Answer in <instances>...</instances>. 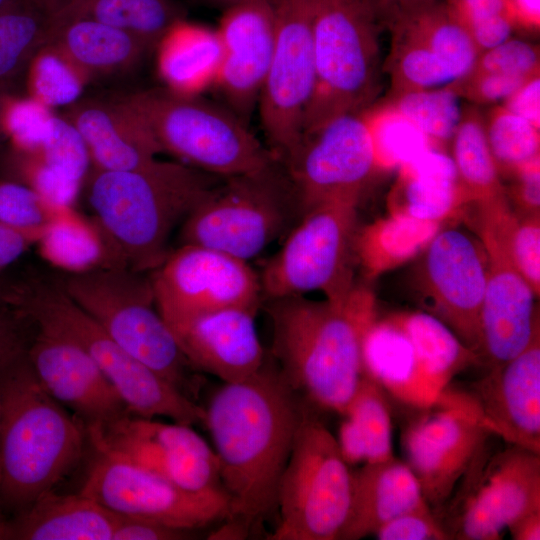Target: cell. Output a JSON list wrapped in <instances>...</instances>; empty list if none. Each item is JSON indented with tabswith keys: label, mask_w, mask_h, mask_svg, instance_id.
Instances as JSON below:
<instances>
[{
	"label": "cell",
	"mask_w": 540,
	"mask_h": 540,
	"mask_svg": "<svg viewBox=\"0 0 540 540\" xmlns=\"http://www.w3.org/2000/svg\"><path fill=\"white\" fill-rule=\"evenodd\" d=\"M309 403L266 356L262 367L223 383L204 408L230 517L251 528L277 510V492Z\"/></svg>",
	"instance_id": "6da1fadb"
},
{
	"label": "cell",
	"mask_w": 540,
	"mask_h": 540,
	"mask_svg": "<svg viewBox=\"0 0 540 540\" xmlns=\"http://www.w3.org/2000/svg\"><path fill=\"white\" fill-rule=\"evenodd\" d=\"M271 358L288 384L318 410L343 414L363 377L361 344L375 299L355 286L340 303L302 295L268 299Z\"/></svg>",
	"instance_id": "7a4b0ae2"
},
{
	"label": "cell",
	"mask_w": 540,
	"mask_h": 540,
	"mask_svg": "<svg viewBox=\"0 0 540 540\" xmlns=\"http://www.w3.org/2000/svg\"><path fill=\"white\" fill-rule=\"evenodd\" d=\"M0 505L16 512L55 491L83 458L82 422L40 385L27 347L0 364Z\"/></svg>",
	"instance_id": "3957f363"
},
{
	"label": "cell",
	"mask_w": 540,
	"mask_h": 540,
	"mask_svg": "<svg viewBox=\"0 0 540 540\" xmlns=\"http://www.w3.org/2000/svg\"><path fill=\"white\" fill-rule=\"evenodd\" d=\"M221 179L180 161L155 158L127 170L91 168L84 184L93 216L127 267L144 273L165 260L173 229Z\"/></svg>",
	"instance_id": "277c9868"
},
{
	"label": "cell",
	"mask_w": 540,
	"mask_h": 540,
	"mask_svg": "<svg viewBox=\"0 0 540 540\" xmlns=\"http://www.w3.org/2000/svg\"><path fill=\"white\" fill-rule=\"evenodd\" d=\"M0 298L36 328L70 339L93 359L128 411L203 423L204 407L138 361L65 292L57 277L25 275L0 286Z\"/></svg>",
	"instance_id": "5b68a950"
},
{
	"label": "cell",
	"mask_w": 540,
	"mask_h": 540,
	"mask_svg": "<svg viewBox=\"0 0 540 540\" xmlns=\"http://www.w3.org/2000/svg\"><path fill=\"white\" fill-rule=\"evenodd\" d=\"M150 130L162 152L228 178L261 170L277 159L226 106L164 87L114 95Z\"/></svg>",
	"instance_id": "8992f818"
},
{
	"label": "cell",
	"mask_w": 540,
	"mask_h": 540,
	"mask_svg": "<svg viewBox=\"0 0 540 540\" xmlns=\"http://www.w3.org/2000/svg\"><path fill=\"white\" fill-rule=\"evenodd\" d=\"M56 277L73 301L124 350L196 401L197 370L157 310L150 277L128 267Z\"/></svg>",
	"instance_id": "52a82bcc"
},
{
	"label": "cell",
	"mask_w": 540,
	"mask_h": 540,
	"mask_svg": "<svg viewBox=\"0 0 540 540\" xmlns=\"http://www.w3.org/2000/svg\"><path fill=\"white\" fill-rule=\"evenodd\" d=\"M381 29L363 0H312L315 86L303 135L373 102L380 89Z\"/></svg>",
	"instance_id": "ba28073f"
},
{
	"label": "cell",
	"mask_w": 540,
	"mask_h": 540,
	"mask_svg": "<svg viewBox=\"0 0 540 540\" xmlns=\"http://www.w3.org/2000/svg\"><path fill=\"white\" fill-rule=\"evenodd\" d=\"M276 161L224 178L181 223L180 243L209 247L248 261L291 228L301 210Z\"/></svg>",
	"instance_id": "9c48e42d"
},
{
	"label": "cell",
	"mask_w": 540,
	"mask_h": 540,
	"mask_svg": "<svg viewBox=\"0 0 540 540\" xmlns=\"http://www.w3.org/2000/svg\"><path fill=\"white\" fill-rule=\"evenodd\" d=\"M308 405L277 492L270 540H338L351 498V472L337 438Z\"/></svg>",
	"instance_id": "30bf717a"
},
{
	"label": "cell",
	"mask_w": 540,
	"mask_h": 540,
	"mask_svg": "<svg viewBox=\"0 0 540 540\" xmlns=\"http://www.w3.org/2000/svg\"><path fill=\"white\" fill-rule=\"evenodd\" d=\"M356 199H335L303 213L283 246L259 277L268 299L320 291L343 302L355 287L353 243L357 230Z\"/></svg>",
	"instance_id": "8fae6325"
},
{
	"label": "cell",
	"mask_w": 540,
	"mask_h": 540,
	"mask_svg": "<svg viewBox=\"0 0 540 540\" xmlns=\"http://www.w3.org/2000/svg\"><path fill=\"white\" fill-rule=\"evenodd\" d=\"M275 40L258 106L271 152L284 162L303 137L315 86L312 0H272Z\"/></svg>",
	"instance_id": "7c38bea8"
},
{
	"label": "cell",
	"mask_w": 540,
	"mask_h": 540,
	"mask_svg": "<svg viewBox=\"0 0 540 540\" xmlns=\"http://www.w3.org/2000/svg\"><path fill=\"white\" fill-rule=\"evenodd\" d=\"M402 434L406 463L423 496L438 511L487 444L492 432L483 423L468 393L446 389Z\"/></svg>",
	"instance_id": "4fadbf2b"
},
{
	"label": "cell",
	"mask_w": 540,
	"mask_h": 540,
	"mask_svg": "<svg viewBox=\"0 0 540 540\" xmlns=\"http://www.w3.org/2000/svg\"><path fill=\"white\" fill-rule=\"evenodd\" d=\"M85 430L94 451L120 457L183 490H223L217 456L191 425L126 413Z\"/></svg>",
	"instance_id": "5bb4252c"
},
{
	"label": "cell",
	"mask_w": 540,
	"mask_h": 540,
	"mask_svg": "<svg viewBox=\"0 0 540 540\" xmlns=\"http://www.w3.org/2000/svg\"><path fill=\"white\" fill-rule=\"evenodd\" d=\"M110 511L192 531L230 517L223 490L194 493L120 457L95 451L79 491Z\"/></svg>",
	"instance_id": "9a60e30c"
},
{
	"label": "cell",
	"mask_w": 540,
	"mask_h": 540,
	"mask_svg": "<svg viewBox=\"0 0 540 540\" xmlns=\"http://www.w3.org/2000/svg\"><path fill=\"white\" fill-rule=\"evenodd\" d=\"M156 308L169 327L230 307L259 308L258 275L244 260L218 250L182 244L150 276Z\"/></svg>",
	"instance_id": "2e32d148"
},
{
	"label": "cell",
	"mask_w": 540,
	"mask_h": 540,
	"mask_svg": "<svg viewBox=\"0 0 540 540\" xmlns=\"http://www.w3.org/2000/svg\"><path fill=\"white\" fill-rule=\"evenodd\" d=\"M284 163L301 216L326 201L360 200L377 170L372 137L361 112L340 115L304 134Z\"/></svg>",
	"instance_id": "e0dca14e"
},
{
	"label": "cell",
	"mask_w": 540,
	"mask_h": 540,
	"mask_svg": "<svg viewBox=\"0 0 540 540\" xmlns=\"http://www.w3.org/2000/svg\"><path fill=\"white\" fill-rule=\"evenodd\" d=\"M422 253L417 285L424 306L479 357L480 313L488 272L483 245L463 231L449 228L440 230Z\"/></svg>",
	"instance_id": "ac0fdd59"
},
{
	"label": "cell",
	"mask_w": 540,
	"mask_h": 540,
	"mask_svg": "<svg viewBox=\"0 0 540 540\" xmlns=\"http://www.w3.org/2000/svg\"><path fill=\"white\" fill-rule=\"evenodd\" d=\"M222 62L215 87L245 123L258 105L275 40L272 0H245L222 10L216 28Z\"/></svg>",
	"instance_id": "d6986e66"
},
{
	"label": "cell",
	"mask_w": 540,
	"mask_h": 540,
	"mask_svg": "<svg viewBox=\"0 0 540 540\" xmlns=\"http://www.w3.org/2000/svg\"><path fill=\"white\" fill-rule=\"evenodd\" d=\"M27 356L43 389L84 427L130 413L98 365L70 339L37 328Z\"/></svg>",
	"instance_id": "ffe728a7"
},
{
	"label": "cell",
	"mask_w": 540,
	"mask_h": 540,
	"mask_svg": "<svg viewBox=\"0 0 540 540\" xmlns=\"http://www.w3.org/2000/svg\"><path fill=\"white\" fill-rule=\"evenodd\" d=\"M468 394L492 434L540 454V326L521 353L490 367Z\"/></svg>",
	"instance_id": "44dd1931"
},
{
	"label": "cell",
	"mask_w": 540,
	"mask_h": 540,
	"mask_svg": "<svg viewBox=\"0 0 540 540\" xmlns=\"http://www.w3.org/2000/svg\"><path fill=\"white\" fill-rule=\"evenodd\" d=\"M259 308L230 307L194 316L170 327L197 370L237 382L257 372L266 359L255 316Z\"/></svg>",
	"instance_id": "7402d4cb"
},
{
	"label": "cell",
	"mask_w": 540,
	"mask_h": 540,
	"mask_svg": "<svg viewBox=\"0 0 540 540\" xmlns=\"http://www.w3.org/2000/svg\"><path fill=\"white\" fill-rule=\"evenodd\" d=\"M488 258L480 329V362L488 368L521 353L539 326L534 308L535 293L516 271L504 252L490 242H481Z\"/></svg>",
	"instance_id": "603a6c76"
},
{
	"label": "cell",
	"mask_w": 540,
	"mask_h": 540,
	"mask_svg": "<svg viewBox=\"0 0 540 540\" xmlns=\"http://www.w3.org/2000/svg\"><path fill=\"white\" fill-rule=\"evenodd\" d=\"M61 116L80 134L92 169H133L162 152L139 116L114 96L81 97L65 107Z\"/></svg>",
	"instance_id": "cb8c5ba5"
},
{
	"label": "cell",
	"mask_w": 540,
	"mask_h": 540,
	"mask_svg": "<svg viewBox=\"0 0 540 540\" xmlns=\"http://www.w3.org/2000/svg\"><path fill=\"white\" fill-rule=\"evenodd\" d=\"M349 511L338 540H358L408 511L430 507L406 462L394 456L351 472Z\"/></svg>",
	"instance_id": "d4e9b609"
},
{
	"label": "cell",
	"mask_w": 540,
	"mask_h": 540,
	"mask_svg": "<svg viewBox=\"0 0 540 540\" xmlns=\"http://www.w3.org/2000/svg\"><path fill=\"white\" fill-rule=\"evenodd\" d=\"M474 500L503 529L540 511V454L511 445L489 459L487 449L469 473Z\"/></svg>",
	"instance_id": "484cf974"
},
{
	"label": "cell",
	"mask_w": 540,
	"mask_h": 540,
	"mask_svg": "<svg viewBox=\"0 0 540 540\" xmlns=\"http://www.w3.org/2000/svg\"><path fill=\"white\" fill-rule=\"evenodd\" d=\"M46 43L67 56L90 81L130 74L155 50L130 33L90 19L50 23Z\"/></svg>",
	"instance_id": "4316f807"
},
{
	"label": "cell",
	"mask_w": 540,
	"mask_h": 540,
	"mask_svg": "<svg viewBox=\"0 0 540 540\" xmlns=\"http://www.w3.org/2000/svg\"><path fill=\"white\" fill-rule=\"evenodd\" d=\"M398 169L389 197L390 213L442 222L472 203L452 157L440 150L430 147Z\"/></svg>",
	"instance_id": "83f0119b"
},
{
	"label": "cell",
	"mask_w": 540,
	"mask_h": 540,
	"mask_svg": "<svg viewBox=\"0 0 540 540\" xmlns=\"http://www.w3.org/2000/svg\"><path fill=\"white\" fill-rule=\"evenodd\" d=\"M155 66L163 87L181 95L200 96L218 79L222 46L217 29L186 18L174 23L156 48Z\"/></svg>",
	"instance_id": "f1b7e54d"
},
{
	"label": "cell",
	"mask_w": 540,
	"mask_h": 540,
	"mask_svg": "<svg viewBox=\"0 0 540 540\" xmlns=\"http://www.w3.org/2000/svg\"><path fill=\"white\" fill-rule=\"evenodd\" d=\"M118 514L81 494L49 492L10 521L9 539L113 540Z\"/></svg>",
	"instance_id": "f546056e"
},
{
	"label": "cell",
	"mask_w": 540,
	"mask_h": 540,
	"mask_svg": "<svg viewBox=\"0 0 540 540\" xmlns=\"http://www.w3.org/2000/svg\"><path fill=\"white\" fill-rule=\"evenodd\" d=\"M35 245L45 262L66 274L127 267L97 219L75 207L58 210Z\"/></svg>",
	"instance_id": "4dcf8cb0"
},
{
	"label": "cell",
	"mask_w": 540,
	"mask_h": 540,
	"mask_svg": "<svg viewBox=\"0 0 540 540\" xmlns=\"http://www.w3.org/2000/svg\"><path fill=\"white\" fill-rule=\"evenodd\" d=\"M386 29L391 33V43L412 46L441 59L459 79L470 72L480 54L444 0L407 10Z\"/></svg>",
	"instance_id": "1f68e13d"
},
{
	"label": "cell",
	"mask_w": 540,
	"mask_h": 540,
	"mask_svg": "<svg viewBox=\"0 0 540 540\" xmlns=\"http://www.w3.org/2000/svg\"><path fill=\"white\" fill-rule=\"evenodd\" d=\"M363 375L379 383L394 397L423 409L429 406L419 374L414 346L389 316L366 329L361 344Z\"/></svg>",
	"instance_id": "d6a6232c"
},
{
	"label": "cell",
	"mask_w": 540,
	"mask_h": 540,
	"mask_svg": "<svg viewBox=\"0 0 540 540\" xmlns=\"http://www.w3.org/2000/svg\"><path fill=\"white\" fill-rule=\"evenodd\" d=\"M390 317L414 346L429 406L447 389L456 373L480 361L446 324L428 312H404Z\"/></svg>",
	"instance_id": "836d02e7"
},
{
	"label": "cell",
	"mask_w": 540,
	"mask_h": 540,
	"mask_svg": "<svg viewBox=\"0 0 540 540\" xmlns=\"http://www.w3.org/2000/svg\"><path fill=\"white\" fill-rule=\"evenodd\" d=\"M441 223L390 213L357 228L353 243L355 263L367 279H374L422 253L441 230Z\"/></svg>",
	"instance_id": "e575fe53"
},
{
	"label": "cell",
	"mask_w": 540,
	"mask_h": 540,
	"mask_svg": "<svg viewBox=\"0 0 540 540\" xmlns=\"http://www.w3.org/2000/svg\"><path fill=\"white\" fill-rule=\"evenodd\" d=\"M342 416L337 441L349 466L393 457L390 409L379 383L363 375Z\"/></svg>",
	"instance_id": "d590c367"
},
{
	"label": "cell",
	"mask_w": 540,
	"mask_h": 540,
	"mask_svg": "<svg viewBox=\"0 0 540 540\" xmlns=\"http://www.w3.org/2000/svg\"><path fill=\"white\" fill-rule=\"evenodd\" d=\"M186 17L179 0H73L50 23L90 19L130 33L155 49L167 30Z\"/></svg>",
	"instance_id": "8d00e7d4"
},
{
	"label": "cell",
	"mask_w": 540,
	"mask_h": 540,
	"mask_svg": "<svg viewBox=\"0 0 540 540\" xmlns=\"http://www.w3.org/2000/svg\"><path fill=\"white\" fill-rule=\"evenodd\" d=\"M50 16L31 0L0 8V95L13 94L32 57L46 42Z\"/></svg>",
	"instance_id": "74e56055"
},
{
	"label": "cell",
	"mask_w": 540,
	"mask_h": 540,
	"mask_svg": "<svg viewBox=\"0 0 540 540\" xmlns=\"http://www.w3.org/2000/svg\"><path fill=\"white\" fill-rule=\"evenodd\" d=\"M452 141V159L458 179L471 202L505 196L499 171L487 143L484 119L477 109H462Z\"/></svg>",
	"instance_id": "f35d334b"
},
{
	"label": "cell",
	"mask_w": 540,
	"mask_h": 540,
	"mask_svg": "<svg viewBox=\"0 0 540 540\" xmlns=\"http://www.w3.org/2000/svg\"><path fill=\"white\" fill-rule=\"evenodd\" d=\"M27 95L47 107H67L81 98L89 78L52 44L39 48L26 69Z\"/></svg>",
	"instance_id": "ab89813d"
},
{
	"label": "cell",
	"mask_w": 540,
	"mask_h": 540,
	"mask_svg": "<svg viewBox=\"0 0 540 540\" xmlns=\"http://www.w3.org/2000/svg\"><path fill=\"white\" fill-rule=\"evenodd\" d=\"M461 98L451 85L413 90L390 97L388 104L431 143L452 140L459 125Z\"/></svg>",
	"instance_id": "60d3db41"
},
{
	"label": "cell",
	"mask_w": 540,
	"mask_h": 540,
	"mask_svg": "<svg viewBox=\"0 0 540 540\" xmlns=\"http://www.w3.org/2000/svg\"><path fill=\"white\" fill-rule=\"evenodd\" d=\"M483 119L487 143L500 173L512 174L540 158L538 127L502 104L491 109Z\"/></svg>",
	"instance_id": "b9f144b4"
},
{
	"label": "cell",
	"mask_w": 540,
	"mask_h": 540,
	"mask_svg": "<svg viewBox=\"0 0 540 540\" xmlns=\"http://www.w3.org/2000/svg\"><path fill=\"white\" fill-rule=\"evenodd\" d=\"M361 115L372 137L377 169L399 167L432 147L425 135L389 106L365 109Z\"/></svg>",
	"instance_id": "7bdbcfd3"
},
{
	"label": "cell",
	"mask_w": 540,
	"mask_h": 540,
	"mask_svg": "<svg viewBox=\"0 0 540 540\" xmlns=\"http://www.w3.org/2000/svg\"><path fill=\"white\" fill-rule=\"evenodd\" d=\"M57 115L53 109L30 96L5 94L0 107V122L8 146L31 151L51 136Z\"/></svg>",
	"instance_id": "ee69618b"
},
{
	"label": "cell",
	"mask_w": 540,
	"mask_h": 540,
	"mask_svg": "<svg viewBox=\"0 0 540 540\" xmlns=\"http://www.w3.org/2000/svg\"><path fill=\"white\" fill-rule=\"evenodd\" d=\"M479 52L512 37L515 25L505 0H444Z\"/></svg>",
	"instance_id": "f6af8a7d"
},
{
	"label": "cell",
	"mask_w": 540,
	"mask_h": 540,
	"mask_svg": "<svg viewBox=\"0 0 540 540\" xmlns=\"http://www.w3.org/2000/svg\"><path fill=\"white\" fill-rule=\"evenodd\" d=\"M57 211L28 186L0 179V223L37 241Z\"/></svg>",
	"instance_id": "bcb514c9"
},
{
	"label": "cell",
	"mask_w": 540,
	"mask_h": 540,
	"mask_svg": "<svg viewBox=\"0 0 540 540\" xmlns=\"http://www.w3.org/2000/svg\"><path fill=\"white\" fill-rule=\"evenodd\" d=\"M539 64L538 46L511 37L481 52L469 73L533 77L539 75Z\"/></svg>",
	"instance_id": "7dc6e473"
},
{
	"label": "cell",
	"mask_w": 540,
	"mask_h": 540,
	"mask_svg": "<svg viewBox=\"0 0 540 540\" xmlns=\"http://www.w3.org/2000/svg\"><path fill=\"white\" fill-rule=\"evenodd\" d=\"M379 540H447V533L430 507L405 512L383 524Z\"/></svg>",
	"instance_id": "c3c4849f"
},
{
	"label": "cell",
	"mask_w": 540,
	"mask_h": 540,
	"mask_svg": "<svg viewBox=\"0 0 540 540\" xmlns=\"http://www.w3.org/2000/svg\"><path fill=\"white\" fill-rule=\"evenodd\" d=\"M533 77L469 73L450 85L460 97L473 103L492 104L504 102Z\"/></svg>",
	"instance_id": "681fc988"
},
{
	"label": "cell",
	"mask_w": 540,
	"mask_h": 540,
	"mask_svg": "<svg viewBox=\"0 0 540 540\" xmlns=\"http://www.w3.org/2000/svg\"><path fill=\"white\" fill-rule=\"evenodd\" d=\"M190 532L153 520L118 514L113 540H179L189 538Z\"/></svg>",
	"instance_id": "f907efd6"
},
{
	"label": "cell",
	"mask_w": 540,
	"mask_h": 540,
	"mask_svg": "<svg viewBox=\"0 0 540 540\" xmlns=\"http://www.w3.org/2000/svg\"><path fill=\"white\" fill-rule=\"evenodd\" d=\"M516 181L512 196L525 216L539 214L540 208V158L533 160L510 174Z\"/></svg>",
	"instance_id": "816d5d0a"
},
{
	"label": "cell",
	"mask_w": 540,
	"mask_h": 540,
	"mask_svg": "<svg viewBox=\"0 0 540 540\" xmlns=\"http://www.w3.org/2000/svg\"><path fill=\"white\" fill-rule=\"evenodd\" d=\"M28 320L0 299V364L28 346L23 326Z\"/></svg>",
	"instance_id": "f5cc1de1"
},
{
	"label": "cell",
	"mask_w": 540,
	"mask_h": 540,
	"mask_svg": "<svg viewBox=\"0 0 540 540\" xmlns=\"http://www.w3.org/2000/svg\"><path fill=\"white\" fill-rule=\"evenodd\" d=\"M502 105L540 127V75L534 76L508 97Z\"/></svg>",
	"instance_id": "db71d44e"
},
{
	"label": "cell",
	"mask_w": 540,
	"mask_h": 540,
	"mask_svg": "<svg viewBox=\"0 0 540 540\" xmlns=\"http://www.w3.org/2000/svg\"><path fill=\"white\" fill-rule=\"evenodd\" d=\"M35 243L31 236L0 223V271L16 262Z\"/></svg>",
	"instance_id": "11a10c76"
},
{
	"label": "cell",
	"mask_w": 540,
	"mask_h": 540,
	"mask_svg": "<svg viewBox=\"0 0 540 540\" xmlns=\"http://www.w3.org/2000/svg\"><path fill=\"white\" fill-rule=\"evenodd\" d=\"M516 29L538 32L540 27V0H505Z\"/></svg>",
	"instance_id": "9f6ffc18"
},
{
	"label": "cell",
	"mask_w": 540,
	"mask_h": 540,
	"mask_svg": "<svg viewBox=\"0 0 540 540\" xmlns=\"http://www.w3.org/2000/svg\"><path fill=\"white\" fill-rule=\"evenodd\" d=\"M434 1L438 0H363L381 28H386L399 14Z\"/></svg>",
	"instance_id": "6f0895ef"
},
{
	"label": "cell",
	"mask_w": 540,
	"mask_h": 540,
	"mask_svg": "<svg viewBox=\"0 0 540 540\" xmlns=\"http://www.w3.org/2000/svg\"><path fill=\"white\" fill-rule=\"evenodd\" d=\"M514 540L540 539V511L531 513L507 527Z\"/></svg>",
	"instance_id": "680465c9"
},
{
	"label": "cell",
	"mask_w": 540,
	"mask_h": 540,
	"mask_svg": "<svg viewBox=\"0 0 540 540\" xmlns=\"http://www.w3.org/2000/svg\"><path fill=\"white\" fill-rule=\"evenodd\" d=\"M225 523L209 535V539H244L251 527L242 520L228 518Z\"/></svg>",
	"instance_id": "91938a15"
},
{
	"label": "cell",
	"mask_w": 540,
	"mask_h": 540,
	"mask_svg": "<svg viewBox=\"0 0 540 540\" xmlns=\"http://www.w3.org/2000/svg\"><path fill=\"white\" fill-rule=\"evenodd\" d=\"M38 8L50 18L65 8L73 0H31Z\"/></svg>",
	"instance_id": "94428289"
},
{
	"label": "cell",
	"mask_w": 540,
	"mask_h": 540,
	"mask_svg": "<svg viewBox=\"0 0 540 540\" xmlns=\"http://www.w3.org/2000/svg\"><path fill=\"white\" fill-rule=\"evenodd\" d=\"M205 5L220 8L222 10L245 0H197Z\"/></svg>",
	"instance_id": "6125c7cd"
},
{
	"label": "cell",
	"mask_w": 540,
	"mask_h": 540,
	"mask_svg": "<svg viewBox=\"0 0 540 540\" xmlns=\"http://www.w3.org/2000/svg\"><path fill=\"white\" fill-rule=\"evenodd\" d=\"M10 521L6 520L0 509V540L9 539Z\"/></svg>",
	"instance_id": "be15d7a7"
},
{
	"label": "cell",
	"mask_w": 540,
	"mask_h": 540,
	"mask_svg": "<svg viewBox=\"0 0 540 540\" xmlns=\"http://www.w3.org/2000/svg\"><path fill=\"white\" fill-rule=\"evenodd\" d=\"M2 96L3 95H0V107H1ZM4 140H5V136L3 134L2 127H1V122H0V147H1Z\"/></svg>",
	"instance_id": "e7e4bbea"
},
{
	"label": "cell",
	"mask_w": 540,
	"mask_h": 540,
	"mask_svg": "<svg viewBox=\"0 0 540 540\" xmlns=\"http://www.w3.org/2000/svg\"><path fill=\"white\" fill-rule=\"evenodd\" d=\"M10 1H12V0H0V8L3 7L4 5L8 4Z\"/></svg>",
	"instance_id": "03108f58"
},
{
	"label": "cell",
	"mask_w": 540,
	"mask_h": 540,
	"mask_svg": "<svg viewBox=\"0 0 540 540\" xmlns=\"http://www.w3.org/2000/svg\"><path fill=\"white\" fill-rule=\"evenodd\" d=\"M0 427H1V402H0Z\"/></svg>",
	"instance_id": "003e7915"
}]
</instances>
